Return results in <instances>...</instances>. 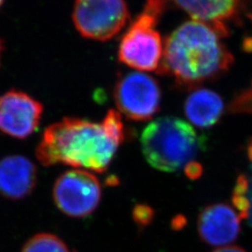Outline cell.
<instances>
[{
    "label": "cell",
    "instance_id": "6da1fadb",
    "mask_svg": "<svg viewBox=\"0 0 252 252\" xmlns=\"http://www.w3.org/2000/svg\"><path fill=\"white\" fill-rule=\"evenodd\" d=\"M126 136L123 117L114 109H109L101 123L63 118L46 128L36 156L45 166L62 163L103 173Z\"/></svg>",
    "mask_w": 252,
    "mask_h": 252
},
{
    "label": "cell",
    "instance_id": "7a4b0ae2",
    "mask_svg": "<svg viewBox=\"0 0 252 252\" xmlns=\"http://www.w3.org/2000/svg\"><path fill=\"white\" fill-rule=\"evenodd\" d=\"M221 37L203 22L190 20L183 23L166 37L158 72L189 88L221 76L234 63V57Z\"/></svg>",
    "mask_w": 252,
    "mask_h": 252
},
{
    "label": "cell",
    "instance_id": "3957f363",
    "mask_svg": "<svg viewBox=\"0 0 252 252\" xmlns=\"http://www.w3.org/2000/svg\"><path fill=\"white\" fill-rule=\"evenodd\" d=\"M146 161L162 172H177L195 162L205 144L192 126L180 118L165 116L154 120L141 135Z\"/></svg>",
    "mask_w": 252,
    "mask_h": 252
},
{
    "label": "cell",
    "instance_id": "277c9868",
    "mask_svg": "<svg viewBox=\"0 0 252 252\" xmlns=\"http://www.w3.org/2000/svg\"><path fill=\"white\" fill-rule=\"evenodd\" d=\"M165 9L166 0H146L142 11L121 39L118 50L121 63L141 72L159 71L163 43L157 26Z\"/></svg>",
    "mask_w": 252,
    "mask_h": 252
},
{
    "label": "cell",
    "instance_id": "5b68a950",
    "mask_svg": "<svg viewBox=\"0 0 252 252\" xmlns=\"http://www.w3.org/2000/svg\"><path fill=\"white\" fill-rule=\"evenodd\" d=\"M72 20L84 38L108 41L126 27L130 10L126 0H75Z\"/></svg>",
    "mask_w": 252,
    "mask_h": 252
},
{
    "label": "cell",
    "instance_id": "8992f818",
    "mask_svg": "<svg viewBox=\"0 0 252 252\" xmlns=\"http://www.w3.org/2000/svg\"><path fill=\"white\" fill-rule=\"evenodd\" d=\"M113 97L120 113L133 122H147L159 111L162 91L159 82L141 71L125 73L118 78Z\"/></svg>",
    "mask_w": 252,
    "mask_h": 252
},
{
    "label": "cell",
    "instance_id": "52a82bcc",
    "mask_svg": "<svg viewBox=\"0 0 252 252\" xmlns=\"http://www.w3.org/2000/svg\"><path fill=\"white\" fill-rule=\"evenodd\" d=\"M53 196L56 207L63 214L71 218H84L98 207L102 196L101 184L87 170H68L55 181Z\"/></svg>",
    "mask_w": 252,
    "mask_h": 252
},
{
    "label": "cell",
    "instance_id": "ba28073f",
    "mask_svg": "<svg viewBox=\"0 0 252 252\" xmlns=\"http://www.w3.org/2000/svg\"><path fill=\"white\" fill-rule=\"evenodd\" d=\"M42 104L22 91H8L0 95V131L19 139L32 135L39 126Z\"/></svg>",
    "mask_w": 252,
    "mask_h": 252
},
{
    "label": "cell",
    "instance_id": "9c48e42d",
    "mask_svg": "<svg viewBox=\"0 0 252 252\" xmlns=\"http://www.w3.org/2000/svg\"><path fill=\"white\" fill-rule=\"evenodd\" d=\"M240 217L224 203L209 205L199 214L197 229L200 238L211 246L227 247L240 233Z\"/></svg>",
    "mask_w": 252,
    "mask_h": 252
},
{
    "label": "cell",
    "instance_id": "30bf717a",
    "mask_svg": "<svg viewBox=\"0 0 252 252\" xmlns=\"http://www.w3.org/2000/svg\"><path fill=\"white\" fill-rule=\"evenodd\" d=\"M167 1V0H166ZM187 12L191 20L213 27L222 36L229 35V24L238 17L245 0H169Z\"/></svg>",
    "mask_w": 252,
    "mask_h": 252
},
{
    "label": "cell",
    "instance_id": "8fae6325",
    "mask_svg": "<svg viewBox=\"0 0 252 252\" xmlns=\"http://www.w3.org/2000/svg\"><path fill=\"white\" fill-rule=\"evenodd\" d=\"M37 169L23 155H9L0 160V194L10 200L26 198L36 187Z\"/></svg>",
    "mask_w": 252,
    "mask_h": 252
},
{
    "label": "cell",
    "instance_id": "7c38bea8",
    "mask_svg": "<svg viewBox=\"0 0 252 252\" xmlns=\"http://www.w3.org/2000/svg\"><path fill=\"white\" fill-rule=\"evenodd\" d=\"M224 110L222 98L214 91L199 88L189 94L184 111L193 126L206 129L215 126Z\"/></svg>",
    "mask_w": 252,
    "mask_h": 252
},
{
    "label": "cell",
    "instance_id": "4fadbf2b",
    "mask_svg": "<svg viewBox=\"0 0 252 252\" xmlns=\"http://www.w3.org/2000/svg\"><path fill=\"white\" fill-rule=\"evenodd\" d=\"M21 252H76L57 235L41 233L31 237Z\"/></svg>",
    "mask_w": 252,
    "mask_h": 252
},
{
    "label": "cell",
    "instance_id": "5bb4252c",
    "mask_svg": "<svg viewBox=\"0 0 252 252\" xmlns=\"http://www.w3.org/2000/svg\"><path fill=\"white\" fill-rule=\"evenodd\" d=\"M154 218V211L147 205H136L133 209V219L139 227L149 225Z\"/></svg>",
    "mask_w": 252,
    "mask_h": 252
},
{
    "label": "cell",
    "instance_id": "9a60e30c",
    "mask_svg": "<svg viewBox=\"0 0 252 252\" xmlns=\"http://www.w3.org/2000/svg\"><path fill=\"white\" fill-rule=\"evenodd\" d=\"M245 176V197L248 209V217L250 224L252 226V168L249 175L244 174Z\"/></svg>",
    "mask_w": 252,
    "mask_h": 252
},
{
    "label": "cell",
    "instance_id": "2e32d148",
    "mask_svg": "<svg viewBox=\"0 0 252 252\" xmlns=\"http://www.w3.org/2000/svg\"><path fill=\"white\" fill-rule=\"evenodd\" d=\"M184 172H185L186 176L190 180H195V179H198L202 174V166L196 161L190 162L185 167Z\"/></svg>",
    "mask_w": 252,
    "mask_h": 252
},
{
    "label": "cell",
    "instance_id": "e0dca14e",
    "mask_svg": "<svg viewBox=\"0 0 252 252\" xmlns=\"http://www.w3.org/2000/svg\"><path fill=\"white\" fill-rule=\"evenodd\" d=\"M213 252H247L244 251L243 249L235 246H231V247H223V248H219L216 251Z\"/></svg>",
    "mask_w": 252,
    "mask_h": 252
},
{
    "label": "cell",
    "instance_id": "ac0fdd59",
    "mask_svg": "<svg viewBox=\"0 0 252 252\" xmlns=\"http://www.w3.org/2000/svg\"><path fill=\"white\" fill-rule=\"evenodd\" d=\"M248 155H249V158L251 159V161L252 162V140L250 141L249 146H248Z\"/></svg>",
    "mask_w": 252,
    "mask_h": 252
},
{
    "label": "cell",
    "instance_id": "d6986e66",
    "mask_svg": "<svg viewBox=\"0 0 252 252\" xmlns=\"http://www.w3.org/2000/svg\"><path fill=\"white\" fill-rule=\"evenodd\" d=\"M2 52H3V42L0 39V63H1V56H2Z\"/></svg>",
    "mask_w": 252,
    "mask_h": 252
},
{
    "label": "cell",
    "instance_id": "ffe728a7",
    "mask_svg": "<svg viewBox=\"0 0 252 252\" xmlns=\"http://www.w3.org/2000/svg\"><path fill=\"white\" fill-rule=\"evenodd\" d=\"M4 1H5V0H0V7L4 4Z\"/></svg>",
    "mask_w": 252,
    "mask_h": 252
}]
</instances>
